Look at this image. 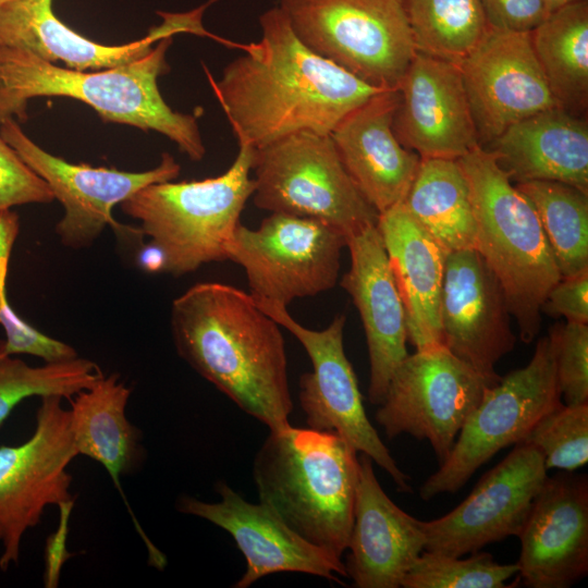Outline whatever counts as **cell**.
<instances>
[{
	"label": "cell",
	"mask_w": 588,
	"mask_h": 588,
	"mask_svg": "<svg viewBox=\"0 0 588 588\" xmlns=\"http://www.w3.org/2000/svg\"><path fill=\"white\" fill-rule=\"evenodd\" d=\"M261 38L231 44L242 54L219 79L206 70L238 145L255 149L298 132L329 134L352 110L384 90L309 50L280 9L259 17Z\"/></svg>",
	"instance_id": "obj_1"
},
{
	"label": "cell",
	"mask_w": 588,
	"mask_h": 588,
	"mask_svg": "<svg viewBox=\"0 0 588 588\" xmlns=\"http://www.w3.org/2000/svg\"><path fill=\"white\" fill-rule=\"evenodd\" d=\"M175 350L198 375L269 430L290 425L293 409L281 326L250 294L199 282L171 305Z\"/></svg>",
	"instance_id": "obj_2"
},
{
	"label": "cell",
	"mask_w": 588,
	"mask_h": 588,
	"mask_svg": "<svg viewBox=\"0 0 588 588\" xmlns=\"http://www.w3.org/2000/svg\"><path fill=\"white\" fill-rule=\"evenodd\" d=\"M166 37L138 60L97 72L61 68L24 49L0 45V123L27 118V101L38 96H64L83 101L100 118L159 132L174 142L193 161L206 149L197 115L172 110L163 100L157 79L169 71Z\"/></svg>",
	"instance_id": "obj_3"
},
{
	"label": "cell",
	"mask_w": 588,
	"mask_h": 588,
	"mask_svg": "<svg viewBox=\"0 0 588 588\" xmlns=\"http://www.w3.org/2000/svg\"><path fill=\"white\" fill-rule=\"evenodd\" d=\"M357 453L334 431L270 430L253 464L259 502L304 540L342 560L353 526Z\"/></svg>",
	"instance_id": "obj_4"
},
{
	"label": "cell",
	"mask_w": 588,
	"mask_h": 588,
	"mask_svg": "<svg viewBox=\"0 0 588 588\" xmlns=\"http://www.w3.org/2000/svg\"><path fill=\"white\" fill-rule=\"evenodd\" d=\"M469 186L476 219L475 249L500 282L520 340L541 328V307L561 279L537 213L527 197L481 146L457 159Z\"/></svg>",
	"instance_id": "obj_5"
},
{
	"label": "cell",
	"mask_w": 588,
	"mask_h": 588,
	"mask_svg": "<svg viewBox=\"0 0 588 588\" xmlns=\"http://www.w3.org/2000/svg\"><path fill=\"white\" fill-rule=\"evenodd\" d=\"M222 174L199 181L147 185L121 203L122 211L164 253V273L182 277L203 265L224 261L226 246L253 196L255 148L238 145Z\"/></svg>",
	"instance_id": "obj_6"
},
{
	"label": "cell",
	"mask_w": 588,
	"mask_h": 588,
	"mask_svg": "<svg viewBox=\"0 0 588 588\" xmlns=\"http://www.w3.org/2000/svg\"><path fill=\"white\" fill-rule=\"evenodd\" d=\"M252 171L259 209L318 220L346 240L378 223L329 134L304 131L257 148Z\"/></svg>",
	"instance_id": "obj_7"
},
{
	"label": "cell",
	"mask_w": 588,
	"mask_h": 588,
	"mask_svg": "<svg viewBox=\"0 0 588 588\" xmlns=\"http://www.w3.org/2000/svg\"><path fill=\"white\" fill-rule=\"evenodd\" d=\"M313 52L380 89H397L416 49L403 0H280Z\"/></svg>",
	"instance_id": "obj_8"
},
{
	"label": "cell",
	"mask_w": 588,
	"mask_h": 588,
	"mask_svg": "<svg viewBox=\"0 0 588 588\" xmlns=\"http://www.w3.org/2000/svg\"><path fill=\"white\" fill-rule=\"evenodd\" d=\"M561 399L554 346L547 335L525 367L485 389L448 458L422 483L420 498L428 501L457 491L499 451L522 442L542 416L562 404Z\"/></svg>",
	"instance_id": "obj_9"
},
{
	"label": "cell",
	"mask_w": 588,
	"mask_h": 588,
	"mask_svg": "<svg viewBox=\"0 0 588 588\" xmlns=\"http://www.w3.org/2000/svg\"><path fill=\"white\" fill-rule=\"evenodd\" d=\"M346 237L318 220L271 213L257 229L241 223L226 259L241 266L255 301L287 307L335 286Z\"/></svg>",
	"instance_id": "obj_10"
},
{
	"label": "cell",
	"mask_w": 588,
	"mask_h": 588,
	"mask_svg": "<svg viewBox=\"0 0 588 588\" xmlns=\"http://www.w3.org/2000/svg\"><path fill=\"white\" fill-rule=\"evenodd\" d=\"M491 384L443 344L407 355L393 371L376 421L389 439L428 440L443 463Z\"/></svg>",
	"instance_id": "obj_11"
},
{
	"label": "cell",
	"mask_w": 588,
	"mask_h": 588,
	"mask_svg": "<svg viewBox=\"0 0 588 588\" xmlns=\"http://www.w3.org/2000/svg\"><path fill=\"white\" fill-rule=\"evenodd\" d=\"M33 434L17 445H0V569L17 563L25 532L46 507L75 499L68 468L78 455L63 397H40Z\"/></svg>",
	"instance_id": "obj_12"
},
{
	"label": "cell",
	"mask_w": 588,
	"mask_h": 588,
	"mask_svg": "<svg viewBox=\"0 0 588 588\" xmlns=\"http://www.w3.org/2000/svg\"><path fill=\"white\" fill-rule=\"evenodd\" d=\"M255 302L293 334L309 356L313 369L301 376L298 393L309 428L334 431L385 470L400 491H411L408 476L396 465L366 415L355 371L344 351L346 317L336 315L327 328L313 330L295 320L285 306Z\"/></svg>",
	"instance_id": "obj_13"
},
{
	"label": "cell",
	"mask_w": 588,
	"mask_h": 588,
	"mask_svg": "<svg viewBox=\"0 0 588 588\" xmlns=\"http://www.w3.org/2000/svg\"><path fill=\"white\" fill-rule=\"evenodd\" d=\"M0 135L62 204L64 215L56 225V234L73 249L90 246L108 225L118 233L143 236L139 228L117 222L113 207L147 185L173 181L181 171L168 152L162 154L156 168L144 172L70 163L35 144L14 119L0 123Z\"/></svg>",
	"instance_id": "obj_14"
},
{
	"label": "cell",
	"mask_w": 588,
	"mask_h": 588,
	"mask_svg": "<svg viewBox=\"0 0 588 588\" xmlns=\"http://www.w3.org/2000/svg\"><path fill=\"white\" fill-rule=\"evenodd\" d=\"M543 456L525 442L486 473L468 497L448 514L420 520L425 551L450 556L518 536L547 477Z\"/></svg>",
	"instance_id": "obj_15"
},
{
	"label": "cell",
	"mask_w": 588,
	"mask_h": 588,
	"mask_svg": "<svg viewBox=\"0 0 588 588\" xmlns=\"http://www.w3.org/2000/svg\"><path fill=\"white\" fill-rule=\"evenodd\" d=\"M458 66L481 147L512 124L561 107L536 57L530 32L489 27Z\"/></svg>",
	"instance_id": "obj_16"
},
{
	"label": "cell",
	"mask_w": 588,
	"mask_h": 588,
	"mask_svg": "<svg viewBox=\"0 0 588 588\" xmlns=\"http://www.w3.org/2000/svg\"><path fill=\"white\" fill-rule=\"evenodd\" d=\"M439 316L442 344L495 384L494 367L516 338L503 289L477 249L446 254Z\"/></svg>",
	"instance_id": "obj_17"
},
{
	"label": "cell",
	"mask_w": 588,
	"mask_h": 588,
	"mask_svg": "<svg viewBox=\"0 0 588 588\" xmlns=\"http://www.w3.org/2000/svg\"><path fill=\"white\" fill-rule=\"evenodd\" d=\"M218 502L182 495L176 509L206 519L229 532L246 560V572L233 585L246 588L258 579L282 572L304 573L341 583L347 577L342 560L318 548L289 528L268 506L247 502L225 482L216 483Z\"/></svg>",
	"instance_id": "obj_18"
},
{
	"label": "cell",
	"mask_w": 588,
	"mask_h": 588,
	"mask_svg": "<svg viewBox=\"0 0 588 588\" xmlns=\"http://www.w3.org/2000/svg\"><path fill=\"white\" fill-rule=\"evenodd\" d=\"M518 579L529 588H567L588 572V480L547 477L517 536Z\"/></svg>",
	"instance_id": "obj_19"
},
{
	"label": "cell",
	"mask_w": 588,
	"mask_h": 588,
	"mask_svg": "<svg viewBox=\"0 0 588 588\" xmlns=\"http://www.w3.org/2000/svg\"><path fill=\"white\" fill-rule=\"evenodd\" d=\"M397 89L394 132L420 158L458 159L480 146L457 64L416 51Z\"/></svg>",
	"instance_id": "obj_20"
},
{
	"label": "cell",
	"mask_w": 588,
	"mask_h": 588,
	"mask_svg": "<svg viewBox=\"0 0 588 588\" xmlns=\"http://www.w3.org/2000/svg\"><path fill=\"white\" fill-rule=\"evenodd\" d=\"M201 12L203 8L182 14L163 13L164 22L146 37L106 46L62 23L52 11V0H4L0 5V45L24 49L51 63L62 61L77 71L110 69L145 57L154 42L176 33L206 35Z\"/></svg>",
	"instance_id": "obj_21"
},
{
	"label": "cell",
	"mask_w": 588,
	"mask_h": 588,
	"mask_svg": "<svg viewBox=\"0 0 588 588\" xmlns=\"http://www.w3.org/2000/svg\"><path fill=\"white\" fill-rule=\"evenodd\" d=\"M399 102V89L381 90L330 133L345 170L379 215L404 200L420 163L394 132Z\"/></svg>",
	"instance_id": "obj_22"
},
{
	"label": "cell",
	"mask_w": 588,
	"mask_h": 588,
	"mask_svg": "<svg viewBox=\"0 0 588 588\" xmlns=\"http://www.w3.org/2000/svg\"><path fill=\"white\" fill-rule=\"evenodd\" d=\"M351 267L340 285L357 308L368 347V400L380 405L395 368L408 355L404 306L377 225L347 237Z\"/></svg>",
	"instance_id": "obj_23"
},
{
	"label": "cell",
	"mask_w": 588,
	"mask_h": 588,
	"mask_svg": "<svg viewBox=\"0 0 588 588\" xmlns=\"http://www.w3.org/2000/svg\"><path fill=\"white\" fill-rule=\"evenodd\" d=\"M354 518L345 569L357 588H399L425 549L420 520L383 491L372 460L360 453Z\"/></svg>",
	"instance_id": "obj_24"
},
{
	"label": "cell",
	"mask_w": 588,
	"mask_h": 588,
	"mask_svg": "<svg viewBox=\"0 0 588 588\" xmlns=\"http://www.w3.org/2000/svg\"><path fill=\"white\" fill-rule=\"evenodd\" d=\"M483 147L515 184L558 181L588 193V123L562 107L525 118Z\"/></svg>",
	"instance_id": "obj_25"
},
{
	"label": "cell",
	"mask_w": 588,
	"mask_h": 588,
	"mask_svg": "<svg viewBox=\"0 0 588 588\" xmlns=\"http://www.w3.org/2000/svg\"><path fill=\"white\" fill-rule=\"evenodd\" d=\"M377 228L404 306L407 340L417 351L442 344L439 309L448 253L403 201L380 213Z\"/></svg>",
	"instance_id": "obj_26"
},
{
	"label": "cell",
	"mask_w": 588,
	"mask_h": 588,
	"mask_svg": "<svg viewBox=\"0 0 588 588\" xmlns=\"http://www.w3.org/2000/svg\"><path fill=\"white\" fill-rule=\"evenodd\" d=\"M130 395L118 373L103 375L70 399L69 408L77 454L106 469L126 504L121 477L135 473L145 460L142 432L126 416Z\"/></svg>",
	"instance_id": "obj_27"
},
{
	"label": "cell",
	"mask_w": 588,
	"mask_h": 588,
	"mask_svg": "<svg viewBox=\"0 0 588 588\" xmlns=\"http://www.w3.org/2000/svg\"><path fill=\"white\" fill-rule=\"evenodd\" d=\"M403 204L445 253L475 248V212L457 159L420 158Z\"/></svg>",
	"instance_id": "obj_28"
},
{
	"label": "cell",
	"mask_w": 588,
	"mask_h": 588,
	"mask_svg": "<svg viewBox=\"0 0 588 588\" xmlns=\"http://www.w3.org/2000/svg\"><path fill=\"white\" fill-rule=\"evenodd\" d=\"M530 35L553 97L565 110L584 117L588 105V0L548 13Z\"/></svg>",
	"instance_id": "obj_29"
},
{
	"label": "cell",
	"mask_w": 588,
	"mask_h": 588,
	"mask_svg": "<svg viewBox=\"0 0 588 588\" xmlns=\"http://www.w3.org/2000/svg\"><path fill=\"white\" fill-rule=\"evenodd\" d=\"M515 186L532 205L561 278L588 269V193L558 181Z\"/></svg>",
	"instance_id": "obj_30"
},
{
	"label": "cell",
	"mask_w": 588,
	"mask_h": 588,
	"mask_svg": "<svg viewBox=\"0 0 588 588\" xmlns=\"http://www.w3.org/2000/svg\"><path fill=\"white\" fill-rule=\"evenodd\" d=\"M417 52L460 65L487 33L480 0H403Z\"/></svg>",
	"instance_id": "obj_31"
},
{
	"label": "cell",
	"mask_w": 588,
	"mask_h": 588,
	"mask_svg": "<svg viewBox=\"0 0 588 588\" xmlns=\"http://www.w3.org/2000/svg\"><path fill=\"white\" fill-rule=\"evenodd\" d=\"M102 376L96 363L79 356L30 366L8 354L4 340L0 339V426L28 397L58 395L70 400Z\"/></svg>",
	"instance_id": "obj_32"
},
{
	"label": "cell",
	"mask_w": 588,
	"mask_h": 588,
	"mask_svg": "<svg viewBox=\"0 0 588 588\" xmlns=\"http://www.w3.org/2000/svg\"><path fill=\"white\" fill-rule=\"evenodd\" d=\"M518 565L500 564L488 552L470 558L422 551L404 575L403 588H504L517 575Z\"/></svg>",
	"instance_id": "obj_33"
},
{
	"label": "cell",
	"mask_w": 588,
	"mask_h": 588,
	"mask_svg": "<svg viewBox=\"0 0 588 588\" xmlns=\"http://www.w3.org/2000/svg\"><path fill=\"white\" fill-rule=\"evenodd\" d=\"M522 442L540 451L547 470L574 471L584 466L588 462V403L560 404Z\"/></svg>",
	"instance_id": "obj_34"
},
{
	"label": "cell",
	"mask_w": 588,
	"mask_h": 588,
	"mask_svg": "<svg viewBox=\"0 0 588 588\" xmlns=\"http://www.w3.org/2000/svg\"><path fill=\"white\" fill-rule=\"evenodd\" d=\"M548 335L554 346L556 378L564 404L588 403L587 323H555Z\"/></svg>",
	"instance_id": "obj_35"
},
{
	"label": "cell",
	"mask_w": 588,
	"mask_h": 588,
	"mask_svg": "<svg viewBox=\"0 0 588 588\" xmlns=\"http://www.w3.org/2000/svg\"><path fill=\"white\" fill-rule=\"evenodd\" d=\"M0 326L5 334V351L10 355H32L41 358L45 363L64 362L78 357L74 347L44 334L21 318L8 301L7 289H0Z\"/></svg>",
	"instance_id": "obj_36"
},
{
	"label": "cell",
	"mask_w": 588,
	"mask_h": 588,
	"mask_svg": "<svg viewBox=\"0 0 588 588\" xmlns=\"http://www.w3.org/2000/svg\"><path fill=\"white\" fill-rule=\"evenodd\" d=\"M54 199L48 184L38 176L0 135V211Z\"/></svg>",
	"instance_id": "obj_37"
},
{
	"label": "cell",
	"mask_w": 588,
	"mask_h": 588,
	"mask_svg": "<svg viewBox=\"0 0 588 588\" xmlns=\"http://www.w3.org/2000/svg\"><path fill=\"white\" fill-rule=\"evenodd\" d=\"M541 311L567 322L588 323V269L561 278L548 292Z\"/></svg>",
	"instance_id": "obj_38"
},
{
	"label": "cell",
	"mask_w": 588,
	"mask_h": 588,
	"mask_svg": "<svg viewBox=\"0 0 588 588\" xmlns=\"http://www.w3.org/2000/svg\"><path fill=\"white\" fill-rule=\"evenodd\" d=\"M489 27L531 32L548 15L541 0H480Z\"/></svg>",
	"instance_id": "obj_39"
},
{
	"label": "cell",
	"mask_w": 588,
	"mask_h": 588,
	"mask_svg": "<svg viewBox=\"0 0 588 588\" xmlns=\"http://www.w3.org/2000/svg\"><path fill=\"white\" fill-rule=\"evenodd\" d=\"M75 499L62 502L59 507V524L57 529L47 538L45 548L44 584L46 588H57L61 569L65 562L73 556L66 548L69 524Z\"/></svg>",
	"instance_id": "obj_40"
},
{
	"label": "cell",
	"mask_w": 588,
	"mask_h": 588,
	"mask_svg": "<svg viewBox=\"0 0 588 588\" xmlns=\"http://www.w3.org/2000/svg\"><path fill=\"white\" fill-rule=\"evenodd\" d=\"M20 231V222L16 212L11 209L0 211V289H7L9 260L16 236Z\"/></svg>",
	"instance_id": "obj_41"
},
{
	"label": "cell",
	"mask_w": 588,
	"mask_h": 588,
	"mask_svg": "<svg viewBox=\"0 0 588 588\" xmlns=\"http://www.w3.org/2000/svg\"><path fill=\"white\" fill-rule=\"evenodd\" d=\"M138 266L146 272H164L166 255L163 250L152 242L144 245L137 255Z\"/></svg>",
	"instance_id": "obj_42"
},
{
	"label": "cell",
	"mask_w": 588,
	"mask_h": 588,
	"mask_svg": "<svg viewBox=\"0 0 588 588\" xmlns=\"http://www.w3.org/2000/svg\"><path fill=\"white\" fill-rule=\"evenodd\" d=\"M575 1L581 0H541L548 13Z\"/></svg>",
	"instance_id": "obj_43"
},
{
	"label": "cell",
	"mask_w": 588,
	"mask_h": 588,
	"mask_svg": "<svg viewBox=\"0 0 588 588\" xmlns=\"http://www.w3.org/2000/svg\"><path fill=\"white\" fill-rule=\"evenodd\" d=\"M4 0H0V5L3 3Z\"/></svg>",
	"instance_id": "obj_44"
}]
</instances>
